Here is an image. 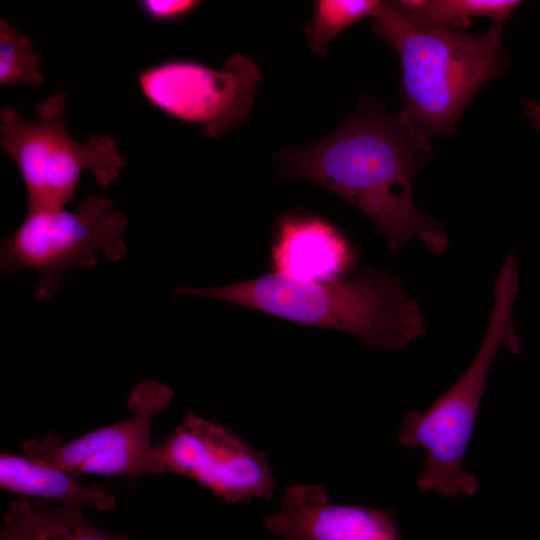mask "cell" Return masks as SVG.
<instances>
[{
    "mask_svg": "<svg viewBox=\"0 0 540 540\" xmlns=\"http://www.w3.org/2000/svg\"><path fill=\"white\" fill-rule=\"evenodd\" d=\"M429 141L400 113L362 108L333 133L278 154L284 177L314 182L365 214L391 250L418 238L433 253L448 246L441 224L423 214L413 199V183L429 160Z\"/></svg>",
    "mask_w": 540,
    "mask_h": 540,
    "instance_id": "obj_1",
    "label": "cell"
},
{
    "mask_svg": "<svg viewBox=\"0 0 540 540\" xmlns=\"http://www.w3.org/2000/svg\"><path fill=\"white\" fill-rule=\"evenodd\" d=\"M173 293L214 298L294 322L344 331L382 351H399L425 332L418 303L406 294L397 277L381 270L320 281H299L273 272L224 286H178Z\"/></svg>",
    "mask_w": 540,
    "mask_h": 540,
    "instance_id": "obj_2",
    "label": "cell"
},
{
    "mask_svg": "<svg viewBox=\"0 0 540 540\" xmlns=\"http://www.w3.org/2000/svg\"><path fill=\"white\" fill-rule=\"evenodd\" d=\"M371 18L372 29L400 57L401 114L428 141L453 132L473 96L508 65L502 24L480 35L424 29L388 2Z\"/></svg>",
    "mask_w": 540,
    "mask_h": 540,
    "instance_id": "obj_3",
    "label": "cell"
},
{
    "mask_svg": "<svg viewBox=\"0 0 540 540\" xmlns=\"http://www.w3.org/2000/svg\"><path fill=\"white\" fill-rule=\"evenodd\" d=\"M518 288V265L511 253L495 281L487 331L472 363L427 410L409 412L399 425L398 441L403 448L426 450L417 478L424 492L455 499L473 496L478 490L476 477L465 467V456L496 353L501 347L514 354L521 351L512 320Z\"/></svg>",
    "mask_w": 540,
    "mask_h": 540,
    "instance_id": "obj_4",
    "label": "cell"
},
{
    "mask_svg": "<svg viewBox=\"0 0 540 540\" xmlns=\"http://www.w3.org/2000/svg\"><path fill=\"white\" fill-rule=\"evenodd\" d=\"M67 96L58 91L35 107L28 120L13 107L0 111V148L16 164L23 179L28 209L63 208L73 201L80 176L91 172L101 186H109L126 164L115 141L95 134L86 143L66 130Z\"/></svg>",
    "mask_w": 540,
    "mask_h": 540,
    "instance_id": "obj_5",
    "label": "cell"
},
{
    "mask_svg": "<svg viewBox=\"0 0 540 540\" xmlns=\"http://www.w3.org/2000/svg\"><path fill=\"white\" fill-rule=\"evenodd\" d=\"M126 226V216L107 197L88 195L75 211L28 209L16 231L1 240V271L38 273L35 297L48 300L61 288L67 270H91L99 255L122 259Z\"/></svg>",
    "mask_w": 540,
    "mask_h": 540,
    "instance_id": "obj_6",
    "label": "cell"
},
{
    "mask_svg": "<svg viewBox=\"0 0 540 540\" xmlns=\"http://www.w3.org/2000/svg\"><path fill=\"white\" fill-rule=\"evenodd\" d=\"M260 76L249 58L234 55L221 70L192 60H166L142 70L137 83L153 107L199 125L205 135L217 139L244 123Z\"/></svg>",
    "mask_w": 540,
    "mask_h": 540,
    "instance_id": "obj_7",
    "label": "cell"
},
{
    "mask_svg": "<svg viewBox=\"0 0 540 540\" xmlns=\"http://www.w3.org/2000/svg\"><path fill=\"white\" fill-rule=\"evenodd\" d=\"M173 391L146 381L131 392L128 405L132 415L121 422L90 431L68 442L56 432L41 441L27 440L22 451L51 466L74 475L138 477L164 473L156 446L150 442L155 415L165 409Z\"/></svg>",
    "mask_w": 540,
    "mask_h": 540,
    "instance_id": "obj_8",
    "label": "cell"
},
{
    "mask_svg": "<svg viewBox=\"0 0 540 540\" xmlns=\"http://www.w3.org/2000/svg\"><path fill=\"white\" fill-rule=\"evenodd\" d=\"M164 473L188 477L225 502L269 499L276 481L265 454L224 426L189 413L156 446Z\"/></svg>",
    "mask_w": 540,
    "mask_h": 540,
    "instance_id": "obj_9",
    "label": "cell"
},
{
    "mask_svg": "<svg viewBox=\"0 0 540 540\" xmlns=\"http://www.w3.org/2000/svg\"><path fill=\"white\" fill-rule=\"evenodd\" d=\"M265 525L282 540H404L394 509L334 504L322 486L289 487Z\"/></svg>",
    "mask_w": 540,
    "mask_h": 540,
    "instance_id": "obj_10",
    "label": "cell"
},
{
    "mask_svg": "<svg viewBox=\"0 0 540 540\" xmlns=\"http://www.w3.org/2000/svg\"><path fill=\"white\" fill-rule=\"evenodd\" d=\"M271 256L275 272L299 281L342 277L355 261L349 242L332 225L296 215L279 220Z\"/></svg>",
    "mask_w": 540,
    "mask_h": 540,
    "instance_id": "obj_11",
    "label": "cell"
},
{
    "mask_svg": "<svg viewBox=\"0 0 540 540\" xmlns=\"http://www.w3.org/2000/svg\"><path fill=\"white\" fill-rule=\"evenodd\" d=\"M0 487L22 498L56 499L74 506L89 504L101 511L116 506V497L103 484L82 486L76 475L30 456L1 453Z\"/></svg>",
    "mask_w": 540,
    "mask_h": 540,
    "instance_id": "obj_12",
    "label": "cell"
},
{
    "mask_svg": "<svg viewBox=\"0 0 540 540\" xmlns=\"http://www.w3.org/2000/svg\"><path fill=\"white\" fill-rule=\"evenodd\" d=\"M0 540H129V537L96 528L77 506H49L40 500L21 498L9 504Z\"/></svg>",
    "mask_w": 540,
    "mask_h": 540,
    "instance_id": "obj_13",
    "label": "cell"
},
{
    "mask_svg": "<svg viewBox=\"0 0 540 540\" xmlns=\"http://www.w3.org/2000/svg\"><path fill=\"white\" fill-rule=\"evenodd\" d=\"M518 0H401L388 4L412 24L430 30L466 28L472 17H489L502 24L520 5Z\"/></svg>",
    "mask_w": 540,
    "mask_h": 540,
    "instance_id": "obj_14",
    "label": "cell"
},
{
    "mask_svg": "<svg viewBox=\"0 0 540 540\" xmlns=\"http://www.w3.org/2000/svg\"><path fill=\"white\" fill-rule=\"evenodd\" d=\"M383 2L376 0H319L314 2V17L304 26L312 50L322 56L330 41L342 30L372 17Z\"/></svg>",
    "mask_w": 540,
    "mask_h": 540,
    "instance_id": "obj_15",
    "label": "cell"
},
{
    "mask_svg": "<svg viewBox=\"0 0 540 540\" xmlns=\"http://www.w3.org/2000/svg\"><path fill=\"white\" fill-rule=\"evenodd\" d=\"M43 82L40 57L28 36L6 19L0 20V85H37Z\"/></svg>",
    "mask_w": 540,
    "mask_h": 540,
    "instance_id": "obj_16",
    "label": "cell"
},
{
    "mask_svg": "<svg viewBox=\"0 0 540 540\" xmlns=\"http://www.w3.org/2000/svg\"><path fill=\"white\" fill-rule=\"evenodd\" d=\"M137 3L142 13L150 19L169 22L189 15L201 2L195 0H141Z\"/></svg>",
    "mask_w": 540,
    "mask_h": 540,
    "instance_id": "obj_17",
    "label": "cell"
},
{
    "mask_svg": "<svg viewBox=\"0 0 540 540\" xmlns=\"http://www.w3.org/2000/svg\"><path fill=\"white\" fill-rule=\"evenodd\" d=\"M522 105L523 114L530 120L534 130L540 133V103L534 100H525Z\"/></svg>",
    "mask_w": 540,
    "mask_h": 540,
    "instance_id": "obj_18",
    "label": "cell"
}]
</instances>
